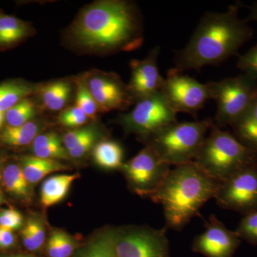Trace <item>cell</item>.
Listing matches in <instances>:
<instances>
[{
	"label": "cell",
	"instance_id": "6da1fadb",
	"mask_svg": "<svg viewBox=\"0 0 257 257\" xmlns=\"http://www.w3.org/2000/svg\"><path fill=\"white\" fill-rule=\"evenodd\" d=\"M70 33L79 46L101 52L131 51L143 42L138 10L133 3L121 0L89 5L74 22Z\"/></svg>",
	"mask_w": 257,
	"mask_h": 257
},
{
	"label": "cell",
	"instance_id": "7a4b0ae2",
	"mask_svg": "<svg viewBox=\"0 0 257 257\" xmlns=\"http://www.w3.org/2000/svg\"><path fill=\"white\" fill-rule=\"evenodd\" d=\"M239 5L224 13H207L201 19L187 45L176 52L179 72L217 65L237 55L240 47L252 38L253 30L239 17Z\"/></svg>",
	"mask_w": 257,
	"mask_h": 257
},
{
	"label": "cell",
	"instance_id": "3957f363",
	"mask_svg": "<svg viewBox=\"0 0 257 257\" xmlns=\"http://www.w3.org/2000/svg\"><path fill=\"white\" fill-rule=\"evenodd\" d=\"M220 182L194 162L175 166L150 199L162 206L165 228L182 231L201 208L214 199Z\"/></svg>",
	"mask_w": 257,
	"mask_h": 257
},
{
	"label": "cell",
	"instance_id": "277c9868",
	"mask_svg": "<svg viewBox=\"0 0 257 257\" xmlns=\"http://www.w3.org/2000/svg\"><path fill=\"white\" fill-rule=\"evenodd\" d=\"M193 162L211 178L222 182L244 167L257 163V152L233 134L213 124Z\"/></svg>",
	"mask_w": 257,
	"mask_h": 257
},
{
	"label": "cell",
	"instance_id": "5b68a950",
	"mask_svg": "<svg viewBox=\"0 0 257 257\" xmlns=\"http://www.w3.org/2000/svg\"><path fill=\"white\" fill-rule=\"evenodd\" d=\"M212 121L172 123L144 139L161 160L178 166L193 162L212 126Z\"/></svg>",
	"mask_w": 257,
	"mask_h": 257
},
{
	"label": "cell",
	"instance_id": "8992f818",
	"mask_svg": "<svg viewBox=\"0 0 257 257\" xmlns=\"http://www.w3.org/2000/svg\"><path fill=\"white\" fill-rule=\"evenodd\" d=\"M211 97L216 102L215 124L219 128L232 126L242 116L257 89V77L244 73L209 83Z\"/></svg>",
	"mask_w": 257,
	"mask_h": 257
},
{
	"label": "cell",
	"instance_id": "52a82bcc",
	"mask_svg": "<svg viewBox=\"0 0 257 257\" xmlns=\"http://www.w3.org/2000/svg\"><path fill=\"white\" fill-rule=\"evenodd\" d=\"M177 114L160 91L137 101L133 110L121 115L119 122L125 131L144 140L159 128L177 121Z\"/></svg>",
	"mask_w": 257,
	"mask_h": 257
},
{
	"label": "cell",
	"instance_id": "ba28073f",
	"mask_svg": "<svg viewBox=\"0 0 257 257\" xmlns=\"http://www.w3.org/2000/svg\"><path fill=\"white\" fill-rule=\"evenodd\" d=\"M216 204L243 216L257 210V163L221 182L215 194Z\"/></svg>",
	"mask_w": 257,
	"mask_h": 257
},
{
	"label": "cell",
	"instance_id": "9c48e42d",
	"mask_svg": "<svg viewBox=\"0 0 257 257\" xmlns=\"http://www.w3.org/2000/svg\"><path fill=\"white\" fill-rule=\"evenodd\" d=\"M161 92L176 112L195 116L209 99H212L209 83L202 84L172 68L164 80Z\"/></svg>",
	"mask_w": 257,
	"mask_h": 257
},
{
	"label": "cell",
	"instance_id": "30bf717a",
	"mask_svg": "<svg viewBox=\"0 0 257 257\" xmlns=\"http://www.w3.org/2000/svg\"><path fill=\"white\" fill-rule=\"evenodd\" d=\"M120 170L135 192L150 197L160 188L171 169L146 145L138 155L123 163Z\"/></svg>",
	"mask_w": 257,
	"mask_h": 257
},
{
	"label": "cell",
	"instance_id": "8fae6325",
	"mask_svg": "<svg viewBox=\"0 0 257 257\" xmlns=\"http://www.w3.org/2000/svg\"><path fill=\"white\" fill-rule=\"evenodd\" d=\"M166 228H132L116 231V257H168Z\"/></svg>",
	"mask_w": 257,
	"mask_h": 257
},
{
	"label": "cell",
	"instance_id": "7c38bea8",
	"mask_svg": "<svg viewBox=\"0 0 257 257\" xmlns=\"http://www.w3.org/2000/svg\"><path fill=\"white\" fill-rule=\"evenodd\" d=\"M84 81L100 112L123 110L133 104L127 85L116 74H92Z\"/></svg>",
	"mask_w": 257,
	"mask_h": 257
},
{
	"label": "cell",
	"instance_id": "4fadbf2b",
	"mask_svg": "<svg viewBox=\"0 0 257 257\" xmlns=\"http://www.w3.org/2000/svg\"><path fill=\"white\" fill-rule=\"evenodd\" d=\"M240 238L211 214L206 221L205 230L198 235L193 249L207 257H231L240 243Z\"/></svg>",
	"mask_w": 257,
	"mask_h": 257
},
{
	"label": "cell",
	"instance_id": "5bb4252c",
	"mask_svg": "<svg viewBox=\"0 0 257 257\" xmlns=\"http://www.w3.org/2000/svg\"><path fill=\"white\" fill-rule=\"evenodd\" d=\"M160 47H155L143 60L132 61V75L127 85L134 101H138L160 92L165 78L161 76L157 66Z\"/></svg>",
	"mask_w": 257,
	"mask_h": 257
},
{
	"label": "cell",
	"instance_id": "9a60e30c",
	"mask_svg": "<svg viewBox=\"0 0 257 257\" xmlns=\"http://www.w3.org/2000/svg\"><path fill=\"white\" fill-rule=\"evenodd\" d=\"M78 178V174H73L52 176L45 179L40 192L42 207L47 209L63 200L68 194L71 186Z\"/></svg>",
	"mask_w": 257,
	"mask_h": 257
},
{
	"label": "cell",
	"instance_id": "2e32d148",
	"mask_svg": "<svg viewBox=\"0 0 257 257\" xmlns=\"http://www.w3.org/2000/svg\"><path fill=\"white\" fill-rule=\"evenodd\" d=\"M231 126L237 140L257 152V89L247 109Z\"/></svg>",
	"mask_w": 257,
	"mask_h": 257
},
{
	"label": "cell",
	"instance_id": "e0dca14e",
	"mask_svg": "<svg viewBox=\"0 0 257 257\" xmlns=\"http://www.w3.org/2000/svg\"><path fill=\"white\" fill-rule=\"evenodd\" d=\"M67 167L57 160L40 158L36 156L24 157L22 160V169L30 184H36L46 176L65 170Z\"/></svg>",
	"mask_w": 257,
	"mask_h": 257
},
{
	"label": "cell",
	"instance_id": "ac0fdd59",
	"mask_svg": "<svg viewBox=\"0 0 257 257\" xmlns=\"http://www.w3.org/2000/svg\"><path fill=\"white\" fill-rule=\"evenodd\" d=\"M32 143L35 156L53 160H69L70 158L60 137L56 133L38 135Z\"/></svg>",
	"mask_w": 257,
	"mask_h": 257
},
{
	"label": "cell",
	"instance_id": "d6986e66",
	"mask_svg": "<svg viewBox=\"0 0 257 257\" xmlns=\"http://www.w3.org/2000/svg\"><path fill=\"white\" fill-rule=\"evenodd\" d=\"M122 147L112 140L101 141L94 147L93 157L97 165L108 170L121 169L123 165Z\"/></svg>",
	"mask_w": 257,
	"mask_h": 257
},
{
	"label": "cell",
	"instance_id": "ffe728a7",
	"mask_svg": "<svg viewBox=\"0 0 257 257\" xmlns=\"http://www.w3.org/2000/svg\"><path fill=\"white\" fill-rule=\"evenodd\" d=\"M71 89L69 83L62 80L49 83L44 86L40 91L44 106L52 111L63 109L70 97Z\"/></svg>",
	"mask_w": 257,
	"mask_h": 257
},
{
	"label": "cell",
	"instance_id": "44dd1931",
	"mask_svg": "<svg viewBox=\"0 0 257 257\" xmlns=\"http://www.w3.org/2000/svg\"><path fill=\"white\" fill-rule=\"evenodd\" d=\"M40 131V125L32 121L22 126H8L0 135V140L10 146H26L33 143Z\"/></svg>",
	"mask_w": 257,
	"mask_h": 257
},
{
	"label": "cell",
	"instance_id": "7402d4cb",
	"mask_svg": "<svg viewBox=\"0 0 257 257\" xmlns=\"http://www.w3.org/2000/svg\"><path fill=\"white\" fill-rule=\"evenodd\" d=\"M30 28L21 20L0 14V45H9L28 36Z\"/></svg>",
	"mask_w": 257,
	"mask_h": 257
},
{
	"label": "cell",
	"instance_id": "603a6c76",
	"mask_svg": "<svg viewBox=\"0 0 257 257\" xmlns=\"http://www.w3.org/2000/svg\"><path fill=\"white\" fill-rule=\"evenodd\" d=\"M35 88L26 83L10 82L0 84V111L6 112L27 96Z\"/></svg>",
	"mask_w": 257,
	"mask_h": 257
},
{
	"label": "cell",
	"instance_id": "cb8c5ba5",
	"mask_svg": "<svg viewBox=\"0 0 257 257\" xmlns=\"http://www.w3.org/2000/svg\"><path fill=\"white\" fill-rule=\"evenodd\" d=\"M3 180L5 188L10 194L23 199H29L30 184L20 166L8 165L3 172Z\"/></svg>",
	"mask_w": 257,
	"mask_h": 257
},
{
	"label": "cell",
	"instance_id": "d4e9b609",
	"mask_svg": "<svg viewBox=\"0 0 257 257\" xmlns=\"http://www.w3.org/2000/svg\"><path fill=\"white\" fill-rule=\"evenodd\" d=\"M116 231L107 230L82 250L79 257H116Z\"/></svg>",
	"mask_w": 257,
	"mask_h": 257
},
{
	"label": "cell",
	"instance_id": "484cf974",
	"mask_svg": "<svg viewBox=\"0 0 257 257\" xmlns=\"http://www.w3.org/2000/svg\"><path fill=\"white\" fill-rule=\"evenodd\" d=\"M75 248L72 238L61 230L52 231L47 245L49 257H70Z\"/></svg>",
	"mask_w": 257,
	"mask_h": 257
},
{
	"label": "cell",
	"instance_id": "4316f807",
	"mask_svg": "<svg viewBox=\"0 0 257 257\" xmlns=\"http://www.w3.org/2000/svg\"><path fill=\"white\" fill-rule=\"evenodd\" d=\"M22 238L28 251H39L45 241V226L42 221L36 218L29 219L22 231Z\"/></svg>",
	"mask_w": 257,
	"mask_h": 257
},
{
	"label": "cell",
	"instance_id": "83f0119b",
	"mask_svg": "<svg viewBox=\"0 0 257 257\" xmlns=\"http://www.w3.org/2000/svg\"><path fill=\"white\" fill-rule=\"evenodd\" d=\"M36 109L33 101L25 99L5 112V119L8 126H19L30 122L35 116Z\"/></svg>",
	"mask_w": 257,
	"mask_h": 257
},
{
	"label": "cell",
	"instance_id": "f1b7e54d",
	"mask_svg": "<svg viewBox=\"0 0 257 257\" xmlns=\"http://www.w3.org/2000/svg\"><path fill=\"white\" fill-rule=\"evenodd\" d=\"M76 106L79 107L87 115L88 119H94L96 113L99 111L97 104L88 89L85 81L78 79L76 81Z\"/></svg>",
	"mask_w": 257,
	"mask_h": 257
},
{
	"label": "cell",
	"instance_id": "f546056e",
	"mask_svg": "<svg viewBox=\"0 0 257 257\" xmlns=\"http://www.w3.org/2000/svg\"><path fill=\"white\" fill-rule=\"evenodd\" d=\"M235 232L240 239L257 244V210L243 216Z\"/></svg>",
	"mask_w": 257,
	"mask_h": 257
},
{
	"label": "cell",
	"instance_id": "4dcf8cb0",
	"mask_svg": "<svg viewBox=\"0 0 257 257\" xmlns=\"http://www.w3.org/2000/svg\"><path fill=\"white\" fill-rule=\"evenodd\" d=\"M88 119L84 111L76 106L62 111L59 116L61 124L68 127H80L87 122Z\"/></svg>",
	"mask_w": 257,
	"mask_h": 257
},
{
	"label": "cell",
	"instance_id": "1f68e13d",
	"mask_svg": "<svg viewBox=\"0 0 257 257\" xmlns=\"http://www.w3.org/2000/svg\"><path fill=\"white\" fill-rule=\"evenodd\" d=\"M96 135L95 130L92 127H82L72 130L66 134L63 138V145L67 151L72 150L86 139Z\"/></svg>",
	"mask_w": 257,
	"mask_h": 257
},
{
	"label": "cell",
	"instance_id": "d6a6232c",
	"mask_svg": "<svg viewBox=\"0 0 257 257\" xmlns=\"http://www.w3.org/2000/svg\"><path fill=\"white\" fill-rule=\"evenodd\" d=\"M236 67L244 73L252 74L257 77V45L244 55L240 56Z\"/></svg>",
	"mask_w": 257,
	"mask_h": 257
},
{
	"label": "cell",
	"instance_id": "836d02e7",
	"mask_svg": "<svg viewBox=\"0 0 257 257\" xmlns=\"http://www.w3.org/2000/svg\"><path fill=\"white\" fill-rule=\"evenodd\" d=\"M23 218L19 211L14 209H5L0 213V226L10 230L18 229L21 227Z\"/></svg>",
	"mask_w": 257,
	"mask_h": 257
},
{
	"label": "cell",
	"instance_id": "e575fe53",
	"mask_svg": "<svg viewBox=\"0 0 257 257\" xmlns=\"http://www.w3.org/2000/svg\"><path fill=\"white\" fill-rule=\"evenodd\" d=\"M96 137V135L89 137L82 143L79 144L78 146L67 151L69 156L72 157V158H81V157L84 156L94 147Z\"/></svg>",
	"mask_w": 257,
	"mask_h": 257
},
{
	"label": "cell",
	"instance_id": "d590c367",
	"mask_svg": "<svg viewBox=\"0 0 257 257\" xmlns=\"http://www.w3.org/2000/svg\"><path fill=\"white\" fill-rule=\"evenodd\" d=\"M15 236L12 230L0 226V248H9L15 244Z\"/></svg>",
	"mask_w": 257,
	"mask_h": 257
},
{
	"label": "cell",
	"instance_id": "8d00e7d4",
	"mask_svg": "<svg viewBox=\"0 0 257 257\" xmlns=\"http://www.w3.org/2000/svg\"><path fill=\"white\" fill-rule=\"evenodd\" d=\"M247 20L249 21L257 22V4H255L251 8V12H250ZM248 20H246V21H248Z\"/></svg>",
	"mask_w": 257,
	"mask_h": 257
},
{
	"label": "cell",
	"instance_id": "74e56055",
	"mask_svg": "<svg viewBox=\"0 0 257 257\" xmlns=\"http://www.w3.org/2000/svg\"><path fill=\"white\" fill-rule=\"evenodd\" d=\"M5 120V113L3 112V111H0V128L2 127V126L3 125V123H4Z\"/></svg>",
	"mask_w": 257,
	"mask_h": 257
},
{
	"label": "cell",
	"instance_id": "f35d334b",
	"mask_svg": "<svg viewBox=\"0 0 257 257\" xmlns=\"http://www.w3.org/2000/svg\"><path fill=\"white\" fill-rule=\"evenodd\" d=\"M1 257H32V256H27V255L15 254V255H5V256H3Z\"/></svg>",
	"mask_w": 257,
	"mask_h": 257
},
{
	"label": "cell",
	"instance_id": "ab89813d",
	"mask_svg": "<svg viewBox=\"0 0 257 257\" xmlns=\"http://www.w3.org/2000/svg\"><path fill=\"white\" fill-rule=\"evenodd\" d=\"M2 199H3V197H2L1 193H0V203L2 202Z\"/></svg>",
	"mask_w": 257,
	"mask_h": 257
}]
</instances>
